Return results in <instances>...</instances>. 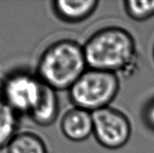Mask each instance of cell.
I'll use <instances>...</instances> for the list:
<instances>
[{"mask_svg": "<svg viewBox=\"0 0 154 153\" xmlns=\"http://www.w3.org/2000/svg\"><path fill=\"white\" fill-rule=\"evenodd\" d=\"M127 15L137 22H143L154 16V0H127L125 1Z\"/></svg>", "mask_w": 154, "mask_h": 153, "instance_id": "11", "label": "cell"}, {"mask_svg": "<svg viewBox=\"0 0 154 153\" xmlns=\"http://www.w3.org/2000/svg\"><path fill=\"white\" fill-rule=\"evenodd\" d=\"M7 153H48L45 141L31 131H18L8 146Z\"/></svg>", "mask_w": 154, "mask_h": 153, "instance_id": "9", "label": "cell"}, {"mask_svg": "<svg viewBox=\"0 0 154 153\" xmlns=\"http://www.w3.org/2000/svg\"><path fill=\"white\" fill-rule=\"evenodd\" d=\"M82 48L89 69L129 76L138 66L135 41L129 31L119 26L96 31Z\"/></svg>", "mask_w": 154, "mask_h": 153, "instance_id": "1", "label": "cell"}, {"mask_svg": "<svg viewBox=\"0 0 154 153\" xmlns=\"http://www.w3.org/2000/svg\"><path fill=\"white\" fill-rule=\"evenodd\" d=\"M91 114L93 135L101 147L116 150L129 142L132 133V126L129 118L124 113L107 106Z\"/></svg>", "mask_w": 154, "mask_h": 153, "instance_id": "5", "label": "cell"}, {"mask_svg": "<svg viewBox=\"0 0 154 153\" xmlns=\"http://www.w3.org/2000/svg\"><path fill=\"white\" fill-rule=\"evenodd\" d=\"M60 112V101L57 91L45 85L40 100L33 108L28 117L41 127L53 124Z\"/></svg>", "mask_w": 154, "mask_h": 153, "instance_id": "8", "label": "cell"}, {"mask_svg": "<svg viewBox=\"0 0 154 153\" xmlns=\"http://www.w3.org/2000/svg\"><path fill=\"white\" fill-rule=\"evenodd\" d=\"M20 118L21 116L0 99V150L6 148L19 131Z\"/></svg>", "mask_w": 154, "mask_h": 153, "instance_id": "10", "label": "cell"}, {"mask_svg": "<svg viewBox=\"0 0 154 153\" xmlns=\"http://www.w3.org/2000/svg\"><path fill=\"white\" fill-rule=\"evenodd\" d=\"M120 90L116 73L88 69L69 90V99L75 107L94 112L110 106Z\"/></svg>", "mask_w": 154, "mask_h": 153, "instance_id": "3", "label": "cell"}, {"mask_svg": "<svg viewBox=\"0 0 154 153\" xmlns=\"http://www.w3.org/2000/svg\"><path fill=\"white\" fill-rule=\"evenodd\" d=\"M143 120L148 128L154 131V100H151L144 108Z\"/></svg>", "mask_w": 154, "mask_h": 153, "instance_id": "12", "label": "cell"}, {"mask_svg": "<svg viewBox=\"0 0 154 153\" xmlns=\"http://www.w3.org/2000/svg\"><path fill=\"white\" fill-rule=\"evenodd\" d=\"M60 129L64 137L72 142H82L93 134L92 114L73 106L67 110L60 120Z\"/></svg>", "mask_w": 154, "mask_h": 153, "instance_id": "6", "label": "cell"}, {"mask_svg": "<svg viewBox=\"0 0 154 153\" xmlns=\"http://www.w3.org/2000/svg\"><path fill=\"white\" fill-rule=\"evenodd\" d=\"M153 57H154V48H153Z\"/></svg>", "mask_w": 154, "mask_h": 153, "instance_id": "13", "label": "cell"}, {"mask_svg": "<svg viewBox=\"0 0 154 153\" xmlns=\"http://www.w3.org/2000/svg\"><path fill=\"white\" fill-rule=\"evenodd\" d=\"M98 4L97 0H56L52 2V9L61 21L78 23L88 18Z\"/></svg>", "mask_w": 154, "mask_h": 153, "instance_id": "7", "label": "cell"}, {"mask_svg": "<svg viewBox=\"0 0 154 153\" xmlns=\"http://www.w3.org/2000/svg\"><path fill=\"white\" fill-rule=\"evenodd\" d=\"M44 87L35 72L16 69L0 81V99L20 116H28L40 100Z\"/></svg>", "mask_w": 154, "mask_h": 153, "instance_id": "4", "label": "cell"}, {"mask_svg": "<svg viewBox=\"0 0 154 153\" xmlns=\"http://www.w3.org/2000/svg\"><path fill=\"white\" fill-rule=\"evenodd\" d=\"M82 45L63 39L54 42L41 54L35 73L41 81L55 91L69 90L87 70Z\"/></svg>", "mask_w": 154, "mask_h": 153, "instance_id": "2", "label": "cell"}]
</instances>
